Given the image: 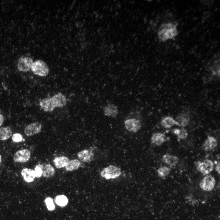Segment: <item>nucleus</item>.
I'll return each instance as SVG.
<instances>
[{"mask_svg":"<svg viewBox=\"0 0 220 220\" xmlns=\"http://www.w3.org/2000/svg\"><path fill=\"white\" fill-rule=\"evenodd\" d=\"M51 98L55 107H63L66 104V98L61 93L57 94Z\"/></svg>","mask_w":220,"mask_h":220,"instance_id":"nucleus-13","label":"nucleus"},{"mask_svg":"<svg viewBox=\"0 0 220 220\" xmlns=\"http://www.w3.org/2000/svg\"><path fill=\"white\" fill-rule=\"evenodd\" d=\"M21 174L24 180L28 182H33L36 177L35 170L27 168H23Z\"/></svg>","mask_w":220,"mask_h":220,"instance_id":"nucleus-15","label":"nucleus"},{"mask_svg":"<svg viewBox=\"0 0 220 220\" xmlns=\"http://www.w3.org/2000/svg\"><path fill=\"white\" fill-rule=\"evenodd\" d=\"M30 157V151L28 149H23L19 150L15 153L13 159L16 162L24 163L28 161Z\"/></svg>","mask_w":220,"mask_h":220,"instance_id":"nucleus-6","label":"nucleus"},{"mask_svg":"<svg viewBox=\"0 0 220 220\" xmlns=\"http://www.w3.org/2000/svg\"><path fill=\"white\" fill-rule=\"evenodd\" d=\"M177 24L173 22H166L161 24L157 32L159 40L164 42L175 38L178 32Z\"/></svg>","mask_w":220,"mask_h":220,"instance_id":"nucleus-1","label":"nucleus"},{"mask_svg":"<svg viewBox=\"0 0 220 220\" xmlns=\"http://www.w3.org/2000/svg\"><path fill=\"white\" fill-rule=\"evenodd\" d=\"M104 112L105 116L115 118L118 115L119 111L116 106L113 104H109L104 108Z\"/></svg>","mask_w":220,"mask_h":220,"instance_id":"nucleus-16","label":"nucleus"},{"mask_svg":"<svg viewBox=\"0 0 220 220\" xmlns=\"http://www.w3.org/2000/svg\"><path fill=\"white\" fill-rule=\"evenodd\" d=\"M78 158L83 162H89L92 161L94 157V154L90 150H84L79 152L77 154Z\"/></svg>","mask_w":220,"mask_h":220,"instance_id":"nucleus-10","label":"nucleus"},{"mask_svg":"<svg viewBox=\"0 0 220 220\" xmlns=\"http://www.w3.org/2000/svg\"><path fill=\"white\" fill-rule=\"evenodd\" d=\"M151 140L153 144L156 145L160 146L165 142L167 139L164 134L156 133L152 135Z\"/></svg>","mask_w":220,"mask_h":220,"instance_id":"nucleus-18","label":"nucleus"},{"mask_svg":"<svg viewBox=\"0 0 220 220\" xmlns=\"http://www.w3.org/2000/svg\"><path fill=\"white\" fill-rule=\"evenodd\" d=\"M172 132L174 134L177 136L178 140L185 139L188 136L187 132L184 128L181 129H174L172 130Z\"/></svg>","mask_w":220,"mask_h":220,"instance_id":"nucleus-24","label":"nucleus"},{"mask_svg":"<svg viewBox=\"0 0 220 220\" xmlns=\"http://www.w3.org/2000/svg\"><path fill=\"white\" fill-rule=\"evenodd\" d=\"M80 162L77 159L69 161L65 166L67 171H72L78 169L81 166Z\"/></svg>","mask_w":220,"mask_h":220,"instance_id":"nucleus-21","label":"nucleus"},{"mask_svg":"<svg viewBox=\"0 0 220 220\" xmlns=\"http://www.w3.org/2000/svg\"><path fill=\"white\" fill-rule=\"evenodd\" d=\"M124 126L128 131L135 133L140 129L141 123L139 120L131 118L125 121Z\"/></svg>","mask_w":220,"mask_h":220,"instance_id":"nucleus-7","label":"nucleus"},{"mask_svg":"<svg viewBox=\"0 0 220 220\" xmlns=\"http://www.w3.org/2000/svg\"><path fill=\"white\" fill-rule=\"evenodd\" d=\"M197 170L204 175L208 174L213 169L214 164L210 160L206 159L203 161H198L196 163Z\"/></svg>","mask_w":220,"mask_h":220,"instance_id":"nucleus-4","label":"nucleus"},{"mask_svg":"<svg viewBox=\"0 0 220 220\" xmlns=\"http://www.w3.org/2000/svg\"><path fill=\"white\" fill-rule=\"evenodd\" d=\"M217 145L216 139L212 136H208L204 142L203 148L206 151H211L215 148Z\"/></svg>","mask_w":220,"mask_h":220,"instance_id":"nucleus-11","label":"nucleus"},{"mask_svg":"<svg viewBox=\"0 0 220 220\" xmlns=\"http://www.w3.org/2000/svg\"><path fill=\"white\" fill-rule=\"evenodd\" d=\"M220 162H218V163L217 164L216 167H215V170L219 174L220 173Z\"/></svg>","mask_w":220,"mask_h":220,"instance_id":"nucleus-31","label":"nucleus"},{"mask_svg":"<svg viewBox=\"0 0 220 220\" xmlns=\"http://www.w3.org/2000/svg\"><path fill=\"white\" fill-rule=\"evenodd\" d=\"M1 162V155H0V163Z\"/></svg>","mask_w":220,"mask_h":220,"instance_id":"nucleus-33","label":"nucleus"},{"mask_svg":"<svg viewBox=\"0 0 220 220\" xmlns=\"http://www.w3.org/2000/svg\"><path fill=\"white\" fill-rule=\"evenodd\" d=\"M210 68V70L211 72L212 75L219 78L220 75L219 59L218 60H216L215 61Z\"/></svg>","mask_w":220,"mask_h":220,"instance_id":"nucleus-25","label":"nucleus"},{"mask_svg":"<svg viewBox=\"0 0 220 220\" xmlns=\"http://www.w3.org/2000/svg\"><path fill=\"white\" fill-rule=\"evenodd\" d=\"M215 184L214 178L211 175H207L201 181L200 186L202 189L205 191H209L214 188Z\"/></svg>","mask_w":220,"mask_h":220,"instance_id":"nucleus-5","label":"nucleus"},{"mask_svg":"<svg viewBox=\"0 0 220 220\" xmlns=\"http://www.w3.org/2000/svg\"><path fill=\"white\" fill-rule=\"evenodd\" d=\"M56 202L58 205L63 206L67 204L68 200L64 196H59L56 197Z\"/></svg>","mask_w":220,"mask_h":220,"instance_id":"nucleus-27","label":"nucleus"},{"mask_svg":"<svg viewBox=\"0 0 220 220\" xmlns=\"http://www.w3.org/2000/svg\"><path fill=\"white\" fill-rule=\"evenodd\" d=\"M35 177L39 178L42 175V170L40 164L37 165L34 169Z\"/></svg>","mask_w":220,"mask_h":220,"instance_id":"nucleus-28","label":"nucleus"},{"mask_svg":"<svg viewBox=\"0 0 220 220\" xmlns=\"http://www.w3.org/2000/svg\"><path fill=\"white\" fill-rule=\"evenodd\" d=\"M161 125L165 128H170L176 125L175 119L170 116L164 117L161 121Z\"/></svg>","mask_w":220,"mask_h":220,"instance_id":"nucleus-23","label":"nucleus"},{"mask_svg":"<svg viewBox=\"0 0 220 220\" xmlns=\"http://www.w3.org/2000/svg\"><path fill=\"white\" fill-rule=\"evenodd\" d=\"M190 119L188 114L182 113L178 115L175 119L176 125L182 127H185L188 124Z\"/></svg>","mask_w":220,"mask_h":220,"instance_id":"nucleus-12","label":"nucleus"},{"mask_svg":"<svg viewBox=\"0 0 220 220\" xmlns=\"http://www.w3.org/2000/svg\"><path fill=\"white\" fill-rule=\"evenodd\" d=\"M69 160L65 156H61L56 157L53 162L56 167L57 168H61L65 167Z\"/></svg>","mask_w":220,"mask_h":220,"instance_id":"nucleus-20","label":"nucleus"},{"mask_svg":"<svg viewBox=\"0 0 220 220\" xmlns=\"http://www.w3.org/2000/svg\"><path fill=\"white\" fill-rule=\"evenodd\" d=\"M12 131L9 127L0 128V140H5L9 139L12 135Z\"/></svg>","mask_w":220,"mask_h":220,"instance_id":"nucleus-22","label":"nucleus"},{"mask_svg":"<svg viewBox=\"0 0 220 220\" xmlns=\"http://www.w3.org/2000/svg\"><path fill=\"white\" fill-rule=\"evenodd\" d=\"M33 63L32 59L30 57H21L18 61V69L21 72L28 71L31 68Z\"/></svg>","mask_w":220,"mask_h":220,"instance_id":"nucleus-8","label":"nucleus"},{"mask_svg":"<svg viewBox=\"0 0 220 220\" xmlns=\"http://www.w3.org/2000/svg\"><path fill=\"white\" fill-rule=\"evenodd\" d=\"M170 171V169L166 167H160L157 170L159 176L161 177H164L168 175Z\"/></svg>","mask_w":220,"mask_h":220,"instance_id":"nucleus-26","label":"nucleus"},{"mask_svg":"<svg viewBox=\"0 0 220 220\" xmlns=\"http://www.w3.org/2000/svg\"><path fill=\"white\" fill-rule=\"evenodd\" d=\"M121 169L118 167L110 165L104 168L101 171V175L105 179H113L119 177L121 174Z\"/></svg>","mask_w":220,"mask_h":220,"instance_id":"nucleus-2","label":"nucleus"},{"mask_svg":"<svg viewBox=\"0 0 220 220\" xmlns=\"http://www.w3.org/2000/svg\"><path fill=\"white\" fill-rule=\"evenodd\" d=\"M41 108L45 111L51 112L55 108L51 98H45L41 100L39 103Z\"/></svg>","mask_w":220,"mask_h":220,"instance_id":"nucleus-14","label":"nucleus"},{"mask_svg":"<svg viewBox=\"0 0 220 220\" xmlns=\"http://www.w3.org/2000/svg\"><path fill=\"white\" fill-rule=\"evenodd\" d=\"M42 124L38 122L32 123L25 128L24 132L27 136H31L39 133L41 130Z\"/></svg>","mask_w":220,"mask_h":220,"instance_id":"nucleus-9","label":"nucleus"},{"mask_svg":"<svg viewBox=\"0 0 220 220\" xmlns=\"http://www.w3.org/2000/svg\"><path fill=\"white\" fill-rule=\"evenodd\" d=\"M23 138L22 135L19 133L14 134L12 137V140L15 142H19L21 141Z\"/></svg>","mask_w":220,"mask_h":220,"instance_id":"nucleus-30","label":"nucleus"},{"mask_svg":"<svg viewBox=\"0 0 220 220\" xmlns=\"http://www.w3.org/2000/svg\"><path fill=\"white\" fill-rule=\"evenodd\" d=\"M31 68L34 74L41 76H46L49 72L47 65L44 62L40 60L34 62Z\"/></svg>","mask_w":220,"mask_h":220,"instance_id":"nucleus-3","label":"nucleus"},{"mask_svg":"<svg viewBox=\"0 0 220 220\" xmlns=\"http://www.w3.org/2000/svg\"><path fill=\"white\" fill-rule=\"evenodd\" d=\"M42 170V175L43 177L48 178L53 176L55 173V170L50 164H40Z\"/></svg>","mask_w":220,"mask_h":220,"instance_id":"nucleus-19","label":"nucleus"},{"mask_svg":"<svg viewBox=\"0 0 220 220\" xmlns=\"http://www.w3.org/2000/svg\"><path fill=\"white\" fill-rule=\"evenodd\" d=\"M47 208L50 210H52L54 208V205L53 200L50 198H48L45 200Z\"/></svg>","mask_w":220,"mask_h":220,"instance_id":"nucleus-29","label":"nucleus"},{"mask_svg":"<svg viewBox=\"0 0 220 220\" xmlns=\"http://www.w3.org/2000/svg\"><path fill=\"white\" fill-rule=\"evenodd\" d=\"M162 160L164 163L172 167H175L179 160L177 156L168 154H165L163 156Z\"/></svg>","mask_w":220,"mask_h":220,"instance_id":"nucleus-17","label":"nucleus"},{"mask_svg":"<svg viewBox=\"0 0 220 220\" xmlns=\"http://www.w3.org/2000/svg\"><path fill=\"white\" fill-rule=\"evenodd\" d=\"M4 120V118L3 116L1 114H0V126L2 124Z\"/></svg>","mask_w":220,"mask_h":220,"instance_id":"nucleus-32","label":"nucleus"}]
</instances>
